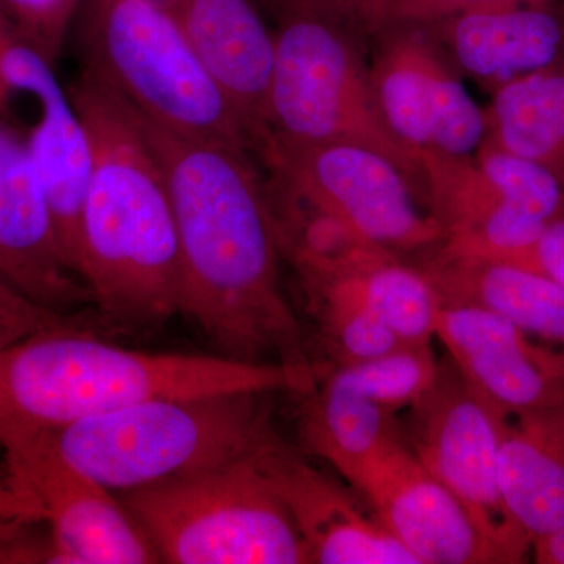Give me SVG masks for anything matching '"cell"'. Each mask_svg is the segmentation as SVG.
<instances>
[{
  "mask_svg": "<svg viewBox=\"0 0 564 564\" xmlns=\"http://www.w3.org/2000/svg\"><path fill=\"white\" fill-rule=\"evenodd\" d=\"M0 276L61 313L93 303L63 251L25 133L7 118V107H0Z\"/></svg>",
  "mask_w": 564,
  "mask_h": 564,
  "instance_id": "5bb4252c",
  "label": "cell"
},
{
  "mask_svg": "<svg viewBox=\"0 0 564 564\" xmlns=\"http://www.w3.org/2000/svg\"><path fill=\"white\" fill-rule=\"evenodd\" d=\"M0 563H58L47 527L0 511Z\"/></svg>",
  "mask_w": 564,
  "mask_h": 564,
  "instance_id": "4dcf8cb0",
  "label": "cell"
},
{
  "mask_svg": "<svg viewBox=\"0 0 564 564\" xmlns=\"http://www.w3.org/2000/svg\"><path fill=\"white\" fill-rule=\"evenodd\" d=\"M302 417L310 452L332 464L345 480L367 459L402 440L393 413L355 393L318 381Z\"/></svg>",
  "mask_w": 564,
  "mask_h": 564,
  "instance_id": "cb8c5ba5",
  "label": "cell"
},
{
  "mask_svg": "<svg viewBox=\"0 0 564 564\" xmlns=\"http://www.w3.org/2000/svg\"><path fill=\"white\" fill-rule=\"evenodd\" d=\"M258 155L270 173V193L332 215L367 242L395 254H425L443 242L440 223L423 210L421 188L381 152L352 143L265 141Z\"/></svg>",
  "mask_w": 564,
  "mask_h": 564,
  "instance_id": "ba28073f",
  "label": "cell"
},
{
  "mask_svg": "<svg viewBox=\"0 0 564 564\" xmlns=\"http://www.w3.org/2000/svg\"><path fill=\"white\" fill-rule=\"evenodd\" d=\"M419 564H494L462 502L404 445L389 444L347 478Z\"/></svg>",
  "mask_w": 564,
  "mask_h": 564,
  "instance_id": "9a60e30c",
  "label": "cell"
},
{
  "mask_svg": "<svg viewBox=\"0 0 564 564\" xmlns=\"http://www.w3.org/2000/svg\"><path fill=\"white\" fill-rule=\"evenodd\" d=\"M419 269L443 304H470L500 315L519 329L564 348V289L513 263L425 252Z\"/></svg>",
  "mask_w": 564,
  "mask_h": 564,
  "instance_id": "44dd1931",
  "label": "cell"
},
{
  "mask_svg": "<svg viewBox=\"0 0 564 564\" xmlns=\"http://www.w3.org/2000/svg\"><path fill=\"white\" fill-rule=\"evenodd\" d=\"M256 454L118 494L161 563H310Z\"/></svg>",
  "mask_w": 564,
  "mask_h": 564,
  "instance_id": "52a82bcc",
  "label": "cell"
},
{
  "mask_svg": "<svg viewBox=\"0 0 564 564\" xmlns=\"http://www.w3.org/2000/svg\"><path fill=\"white\" fill-rule=\"evenodd\" d=\"M57 328L90 329V323L84 315L41 306L0 276V347Z\"/></svg>",
  "mask_w": 564,
  "mask_h": 564,
  "instance_id": "f546056e",
  "label": "cell"
},
{
  "mask_svg": "<svg viewBox=\"0 0 564 564\" xmlns=\"http://www.w3.org/2000/svg\"><path fill=\"white\" fill-rule=\"evenodd\" d=\"M326 11L358 33L377 39L395 29L433 25L469 13L500 7L551 6L552 0H303Z\"/></svg>",
  "mask_w": 564,
  "mask_h": 564,
  "instance_id": "484cf974",
  "label": "cell"
},
{
  "mask_svg": "<svg viewBox=\"0 0 564 564\" xmlns=\"http://www.w3.org/2000/svg\"><path fill=\"white\" fill-rule=\"evenodd\" d=\"M436 337L464 381L505 417H536L564 399V350L534 344L491 311L443 304Z\"/></svg>",
  "mask_w": 564,
  "mask_h": 564,
  "instance_id": "7c38bea8",
  "label": "cell"
},
{
  "mask_svg": "<svg viewBox=\"0 0 564 564\" xmlns=\"http://www.w3.org/2000/svg\"><path fill=\"white\" fill-rule=\"evenodd\" d=\"M22 510L50 530L62 564L161 563L120 497L66 462L41 433L0 443Z\"/></svg>",
  "mask_w": 564,
  "mask_h": 564,
  "instance_id": "30bf717a",
  "label": "cell"
},
{
  "mask_svg": "<svg viewBox=\"0 0 564 564\" xmlns=\"http://www.w3.org/2000/svg\"><path fill=\"white\" fill-rule=\"evenodd\" d=\"M505 507L527 536L538 540L564 527V452L532 422L508 426L499 452Z\"/></svg>",
  "mask_w": 564,
  "mask_h": 564,
  "instance_id": "603a6c76",
  "label": "cell"
},
{
  "mask_svg": "<svg viewBox=\"0 0 564 564\" xmlns=\"http://www.w3.org/2000/svg\"><path fill=\"white\" fill-rule=\"evenodd\" d=\"M486 139L544 166L564 191V66L519 77L492 93Z\"/></svg>",
  "mask_w": 564,
  "mask_h": 564,
  "instance_id": "7402d4cb",
  "label": "cell"
},
{
  "mask_svg": "<svg viewBox=\"0 0 564 564\" xmlns=\"http://www.w3.org/2000/svg\"><path fill=\"white\" fill-rule=\"evenodd\" d=\"M0 511L13 514V494H11L9 467L3 459L0 462Z\"/></svg>",
  "mask_w": 564,
  "mask_h": 564,
  "instance_id": "e575fe53",
  "label": "cell"
},
{
  "mask_svg": "<svg viewBox=\"0 0 564 564\" xmlns=\"http://www.w3.org/2000/svg\"><path fill=\"white\" fill-rule=\"evenodd\" d=\"M474 159L507 202L547 223L564 215L562 184L544 166L505 151L489 139Z\"/></svg>",
  "mask_w": 564,
  "mask_h": 564,
  "instance_id": "4316f807",
  "label": "cell"
},
{
  "mask_svg": "<svg viewBox=\"0 0 564 564\" xmlns=\"http://www.w3.org/2000/svg\"><path fill=\"white\" fill-rule=\"evenodd\" d=\"M373 40L370 79L393 137L417 155H475L488 135V115L467 93L433 29L413 25Z\"/></svg>",
  "mask_w": 564,
  "mask_h": 564,
  "instance_id": "8fae6325",
  "label": "cell"
},
{
  "mask_svg": "<svg viewBox=\"0 0 564 564\" xmlns=\"http://www.w3.org/2000/svg\"><path fill=\"white\" fill-rule=\"evenodd\" d=\"M307 300L337 366L369 361L406 345L386 323L358 304L328 295Z\"/></svg>",
  "mask_w": 564,
  "mask_h": 564,
  "instance_id": "83f0119b",
  "label": "cell"
},
{
  "mask_svg": "<svg viewBox=\"0 0 564 564\" xmlns=\"http://www.w3.org/2000/svg\"><path fill=\"white\" fill-rule=\"evenodd\" d=\"M267 395L158 397L39 433L80 473L120 494L258 452L276 434Z\"/></svg>",
  "mask_w": 564,
  "mask_h": 564,
  "instance_id": "277c9868",
  "label": "cell"
},
{
  "mask_svg": "<svg viewBox=\"0 0 564 564\" xmlns=\"http://www.w3.org/2000/svg\"><path fill=\"white\" fill-rule=\"evenodd\" d=\"M170 13L203 68L261 141L274 35L250 0H170ZM258 151V148H256Z\"/></svg>",
  "mask_w": 564,
  "mask_h": 564,
  "instance_id": "ac0fdd59",
  "label": "cell"
},
{
  "mask_svg": "<svg viewBox=\"0 0 564 564\" xmlns=\"http://www.w3.org/2000/svg\"><path fill=\"white\" fill-rule=\"evenodd\" d=\"M82 3L84 0H0V13L17 39L55 66Z\"/></svg>",
  "mask_w": 564,
  "mask_h": 564,
  "instance_id": "f1b7e54d",
  "label": "cell"
},
{
  "mask_svg": "<svg viewBox=\"0 0 564 564\" xmlns=\"http://www.w3.org/2000/svg\"><path fill=\"white\" fill-rule=\"evenodd\" d=\"M91 148L77 273L99 321L162 328L181 314V254L161 161L128 102L85 69L69 90Z\"/></svg>",
  "mask_w": 564,
  "mask_h": 564,
  "instance_id": "7a4b0ae2",
  "label": "cell"
},
{
  "mask_svg": "<svg viewBox=\"0 0 564 564\" xmlns=\"http://www.w3.org/2000/svg\"><path fill=\"white\" fill-rule=\"evenodd\" d=\"M306 296L347 300L386 323L406 345L432 344L440 317V293L419 267L399 254L367 245L332 262L295 263Z\"/></svg>",
  "mask_w": 564,
  "mask_h": 564,
  "instance_id": "ffe728a7",
  "label": "cell"
},
{
  "mask_svg": "<svg viewBox=\"0 0 564 564\" xmlns=\"http://www.w3.org/2000/svg\"><path fill=\"white\" fill-rule=\"evenodd\" d=\"M259 466L302 536L310 563L419 564L351 494L273 434Z\"/></svg>",
  "mask_w": 564,
  "mask_h": 564,
  "instance_id": "2e32d148",
  "label": "cell"
},
{
  "mask_svg": "<svg viewBox=\"0 0 564 564\" xmlns=\"http://www.w3.org/2000/svg\"><path fill=\"white\" fill-rule=\"evenodd\" d=\"M411 451L462 502L497 563L525 562L533 543L505 507L500 444L510 419L464 381L454 364L440 366L432 391L411 406Z\"/></svg>",
  "mask_w": 564,
  "mask_h": 564,
  "instance_id": "9c48e42d",
  "label": "cell"
},
{
  "mask_svg": "<svg viewBox=\"0 0 564 564\" xmlns=\"http://www.w3.org/2000/svg\"><path fill=\"white\" fill-rule=\"evenodd\" d=\"M507 263L543 274L564 289V215L549 221L540 239Z\"/></svg>",
  "mask_w": 564,
  "mask_h": 564,
  "instance_id": "1f68e13d",
  "label": "cell"
},
{
  "mask_svg": "<svg viewBox=\"0 0 564 564\" xmlns=\"http://www.w3.org/2000/svg\"><path fill=\"white\" fill-rule=\"evenodd\" d=\"M421 158L426 206L444 232L440 250L511 262L540 239L547 221L507 202L474 155L423 151Z\"/></svg>",
  "mask_w": 564,
  "mask_h": 564,
  "instance_id": "e0dca14e",
  "label": "cell"
},
{
  "mask_svg": "<svg viewBox=\"0 0 564 564\" xmlns=\"http://www.w3.org/2000/svg\"><path fill=\"white\" fill-rule=\"evenodd\" d=\"M440 377L432 344L403 345L369 361L337 366L322 381L355 393L395 413L414 406L432 391Z\"/></svg>",
  "mask_w": 564,
  "mask_h": 564,
  "instance_id": "d4e9b609",
  "label": "cell"
},
{
  "mask_svg": "<svg viewBox=\"0 0 564 564\" xmlns=\"http://www.w3.org/2000/svg\"><path fill=\"white\" fill-rule=\"evenodd\" d=\"M532 552L536 563L564 564V527L558 532L538 540Z\"/></svg>",
  "mask_w": 564,
  "mask_h": 564,
  "instance_id": "d6a6232c",
  "label": "cell"
},
{
  "mask_svg": "<svg viewBox=\"0 0 564 564\" xmlns=\"http://www.w3.org/2000/svg\"><path fill=\"white\" fill-rule=\"evenodd\" d=\"M137 117L172 195L181 315L226 358L315 366L282 288L280 231L251 152L180 135Z\"/></svg>",
  "mask_w": 564,
  "mask_h": 564,
  "instance_id": "6da1fadb",
  "label": "cell"
},
{
  "mask_svg": "<svg viewBox=\"0 0 564 564\" xmlns=\"http://www.w3.org/2000/svg\"><path fill=\"white\" fill-rule=\"evenodd\" d=\"M274 2L281 21L259 147L361 144L395 162L425 196L421 155L400 143L381 117L361 36L303 0Z\"/></svg>",
  "mask_w": 564,
  "mask_h": 564,
  "instance_id": "5b68a950",
  "label": "cell"
},
{
  "mask_svg": "<svg viewBox=\"0 0 564 564\" xmlns=\"http://www.w3.org/2000/svg\"><path fill=\"white\" fill-rule=\"evenodd\" d=\"M84 32L87 69L144 120L256 154L250 124L203 68L166 7L88 0Z\"/></svg>",
  "mask_w": 564,
  "mask_h": 564,
  "instance_id": "8992f818",
  "label": "cell"
},
{
  "mask_svg": "<svg viewBox=\"0 0 564 564\" xmlns=\"http://www.w3.org/2000/svg\"><path fill=\"white\" fill-rule=\"evenodd\" d=\"M325 369L131 350L88 328L47 329L0 347V443L158 397L306 395Z\"/></svg>",
  "mask_w": 564,
  "mask_h": 564,
  "instance_id": "3957f363",
  "label": "cell"
},
{
  "mask_svg": "<svg viewBox=\"0 0 564 564\" xmlns=\"http://www.w3.org/2000/svg\"><path fill=\"white\" fill-rule=\"evenodd\" d=\"M17 93L31 96L36 104V121L25 140L46 188L63 251L77 273L90 140L69 91L63 90L55 76V66L9 31L0 35V101H9Z\"/></svg>",
  "mask_w": 564,
  "mask_h": 564,
  "instance_id": "4fadbf2b",
  "label": "cell"
},
{
  "mask_svg": "<svg viewBox=\"0 0 564 564\" xmlns=\"http://www.w3.org/2000/svg\"><path fill=\"white\" fill-rule=\"evenodd\" d=\"M562 21H563V31H564V13L562 14Z\"/></svg>",
  "mask_w": 564,
  "mask_h": 564,
  "instance_id": "8d00e7d4",
  "label": "cell"
},
{
  "mask_svg": "<svg viewBox=\"0 0 564 564\" xmlns=\"http://www.w3.org/2000/svg\"><path fill=\"white\" fill-rule=\"evenodd\" d=\"M430 28L458 73L491 93L564 57L562 17L551 6L469 11Z\"/></svg>",
  "mask_w": 564,
  "mask_h": 564,
  "instance_id": "d6986e66",
  "label": "cell"
},
{
  "mask_svg": "<svg viewBox=\"0 0 564 564\" xmlns=\"http://www.w3.org/2000/svg\"><path fill=\"white\" fill-rule=\"evenodd\" d=\"M525 421L540 426L564 452V399L555 408H552L551 411H547V413L525 419Z\"/></svg>",
  "mask_w": 564,
  "mask_h": 564,
  "instance_id": "836d02e7",
  "label": "cell"
},
{
  "mask_svg": "<svg viewBox=\"0 0 564 564\" xmlns=\"http://www.w3.org/2000/svg\"><path fill=\"white\" fill-rule=\"evenodd\" d=\"M154 2L161 3V6L166 7V9H169L170 0H154Z\"/></svg>",
  "mask_w": 564,
  "mask_h": 564,
  "instance_id": "d590c367",
  "label": "cell"
}]
</instances>
